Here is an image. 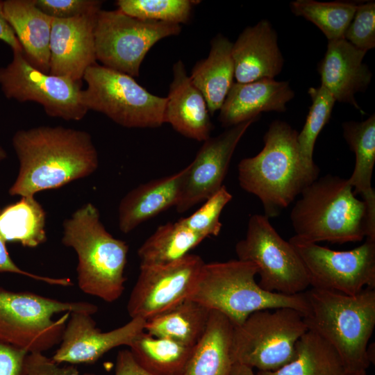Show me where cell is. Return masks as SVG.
Masks as SVG:
<instances>
[{
	"label": "cell",
	"mask_w": 375,
	"mask_h": 375,
	"mask_svg": "<svg viewBox=\"0 0 375 375\" xmlns=\"http://www.w3.org/2000/svg\"><path fill=\"white\" fill-rule=\"evenodd\" d=\"M358 3L350 1L322 2L314 0H295L290 3L292 13L313 23L328 41L344 39V33L351 22Z\"/></svg>",
	"instance_id": "cell-32"
},
{
	"label": "cell",
	"mask_w": 375,
	"mask_h": 375,
	"mask_svg": "<svg viewBox=\"0 0 375 375\" xmlns=\"http://www.w3.org/2000/svg\"><path fill=\"white\" fill-rule=\"evenodd\" d=\"M307 331L303 315L294 308L254 312L233 328V363L258 371L278 370L293 360L296 343Z\"/></svg>",
	"instance_id": "cell-8"
},
{
	"label": "cell",
	"mask_w": 375,
	"mask_h": 375,
	"mask_svg": "<svg viewBox=\"0 0 375 375\" xmlns=\"http://www.w3.org/2000/svg\"><path fill=\"white\" fill-rule=\"evenodd\" d=\"M297 135L288 123L275 120L264 135L263 149L238 165L240 185L260 199L268 218L278 216L318 178L319 169L303 161Z\"/></svg>",
	"instance_id": "cell-2"
},
{
	"label": "cell",
	"mask_w": 375,
	"mask_h": 375,
	"mask_svg": "<svg viewBox=\"0 0 375 375\" xmlns=\"http://www.w3.org/2000/svg\"><path fill=\"white\" fill-rule=\"evenodd\" d=\"M98 13L53 18L49 74L81 82L86 69L97 63L94 29Z\"/></svg>",
	"instance_id": "cell-17"
},
{
	"label": "cell",
	"mask_w": 375,
	"mask_h": 375,
	"mask_svg": "<svg viewBox=\"0 0 375 375\" xmlns=\"http://www.w3.org/2000/svg\"><path fill=\"white\" fill-rule=\"evenodd\" d=\"M256 375H349L339 353L324 339L308 330L295 345L293 360L272 372L258 371Z\"/></svg>",
	"instance_id": "cell-27"
},
{
	"label": "cell",
	"mask_w": 375,
	"mask_h": 375,
	"mask_svg": "<svg viewBox=\"0 0 375 375\" xmlns=\"http://www.w3.org/2000/svg\"><path fill=\"white\" fill-rule=\"evenodd\" d=\"M312 103L303 127L298 133L297 142L305 165L311 169L318 167L313 161L316 140L324 126L329 122L335 100L324 87L310 88L308 90Z\"/></svg>",
	"instance_id": "cell-33"
},
{
	"label": "cell",
	"mask_w": 375,
	"mask_h": 375,
	"mask_svg": "<svg viewBox=\"0 0 375 375\" xmlns=\"http://www.w3.org/2000/svg\"><path fill=\"white\" fill-rule=\"evenodd\" d=\"M0 40L7 44L12 51L24 52L14 31L3 17L2 1H0Z\"/></svg>",
	"instance_id": "cell-42"
},
{
	"label": "cell",
	"mask_w": 375,
	"mask_h": 375,
	"mask_svg": "<svg viewBox=\"0 0 375 375\" xmlns=\"http://www.w3.org/2000/svg\"><path fill=\"white\" fill-rule=\"evenodd\" d=\"M192 0H117V9L137 19L171 24H185L191 17Z\"/></svg>",
	"instance_id": "cell-34"
},
{
	"label": "cell",
	"mask_w": 375,
	"mask_h": 375,
	"mask_svg": "<svg viewBox=\"0 0 375 375\" xmlns=\"http://www.w3.org/2000/svg\"><path fill=\"white\" fill-rule=\"evenodd\" d=\"M19 161L12 196L35 197L92 174L99 160L90 134L61 126L20 129L12 138Z\"/></svg>",
	"instance_id": "cell-1"
},
{
	"label": "cell",
	"mask_w": 375,
	"mask_h": 375,
	"mask_svg": "<svg viewBox=\"0 0 375 375\" xmlns=\"http://www.w3.org/2000/svg\"><path fill=\"white\" fill-rule=\"evenodd\" d=\"M2 9L28 60L39 70L49 73L53 17L41 11L34 0L2 1Z\"/></svg>",
	"instance_id": "cell-23"
},
{
	"label": "cell",
	"mask_w": 375,
	"mask_h": 375,
	"mask_svg": "<svg viewBox=\"0 0 375 375\" xmlns=\"http://www.w3.org/2000/svg\"><path fill=\"white\" fill-rule=\"evenodd\" d=\"M349 375H367V372L366 370H361V371L350 373Z\"/></svg>",
	"instance_id": "cell-45"
},
{
	"label": "cell",
	"mask_w": 375,
	"mask_h": 375,
	"mask_svg": "<svg viewBox=\"0 0 375 375\" xmlns=\"http://www.w3.org/2000/svg\"><path fill=\"white\" fill-rule=\"evenodd\" d=\"M181 31L180 24L142 20L118 9H101L94 29L97 60L106 67L138 76L151 48L159 40L178 35Z\"/></svg>",
	"instance_id": "cell-11"
},
{
	"label": "cell",
	"mask_w": 375,
	"mask_h": 375,
	"mask_svg": "<svg viewBox=\"0 0 375 375\" xmlns=\"http://www.w3.org/2000/svg\"><path fill=\"white\" fill-rule=\"evenodd\" d=\"M300 195L290 212L298 238L335 244L375 240V221L369 218L365 202L356 197L348 179L327 174Z\"/></svg>",
	"instance_id": "cell-3"
},
{
	"label": "cell",
	"mask_w": 375,
	"mask_h": 375,
	"mask_svg": "<svg viewBox=\"0 0 375 375\" xmlns=\"http://www.w3.org/2000/svg\"><path fill=\"white\" fill-rule=\"evenodd\" d=\"M343 136L349 149L354 153L356 162L348 181L355 194L362 197L367 208L375 210V191L372 178L375 163V115L358 122L342 124Z\"/></svg>",
	"instance_id": "cell-26"
},
{
	"label": "cell",
	"mask_w": 375,
	"mask_h": 375,
	"mask_svg": "<svg viewBox=\"0 0 375 375\" xmlns=\"http://www.w3.org/2000/svg\"><path fill=\"white\" fill-rule=\"evenodd\" d=\"M232 198L231 194L223 185L216 193L204 201V203L194 213L178 221L204 238L217 236L222 226L219 217L224 208Z\"/></svg>",
	"instance_id": "cell-35"
},
{
	"label": "cell",
	"mask_w": 375,
	"mask_h": 375,
	"mask_svg": "<svg viewBox=\"0 0 375 375\" xmlns=\"http://www.w3.org/2000/svg\"><path fill=\"white\" fill-rule=\"evenodd\" d=\"M231 375H256L253 369L242 365H233Z\"/></svg>",
	"instance_id": "cell-43"
},
{
	"label": "cell",
	"mask_w": 375,
	"mask_h": 375,
	"mask_svg": "<svg viewBox=\"0 0 375 375\" xmlns=\"http://www.w3.org/2000/svg\"><path fill=\"white\" fill-rule=\"evenodd\" d=\"M188 167L141 184L128 192L118 207L119 228L128 233L142 223L177 205Z\"/></svg>",
	"instance_id": "cell-22"
},
{
	"label": "cell",
	"mask_w": 375,
	"mask_h": 375,
	"mask_svg": "<svg viewBox=\"0 0 375 375\" xmlns=\"http://www.w3.org/2000/svg\"><path fill=\"white\" fill-rule=\"evenodd\" d=\"M235 252L238 259L257 267L258 283L265 291L294 295L310 288L306 270L297 251L265 215L250 217L246 236L237 242Z\"/></svg>",
	"instance_id": "cell-10"
},
{
	"label": "cell",
	"mask_w": 375,
	"mask_h": 375,
	"mask_svg": "<svg viewBox=\"0 0 375 375\" xmlns=\"http://www.w3.org/2000/svg\"><path fill=\"white\" fill-rule=\"evenodd\" d=\"M46 212L34 197H24L0 211V234L6 242L35 248L47 241Z\"/></svg>",
	"instance_id": "cell-29"
},
{
	"label": "cell",
	"mask_w": 375,
	"mask_h": 375,
	"mask_svg": "<svg viewBox=\"0 0 375 375\" xmlns=\"http://www.w3.org/2000/svg\"><path fill=\"white\" fill-rule=\"evenodd\" d=\"M28 353L0 340V375H26Z\"/></svg>",
	"instance_id": "cell-39"
},
{
	"label": "cell",
	"mask_w": 375,
	"mask_h": 375,
	"mask_svg": "<svg viewBox=\"0 0 375 375\" xmlns=\"http://www.w3.org/2000/svg\"><path fill=\"white\" fill-rule=\"evenodd\" d=\"M36 6L46 15L58 19H68L101 10L99 0H34Z\"/></svg>",
	"instance_id": "cell-37"
},
{
	"label": "cell",
	"mask_w": 375,
	"mask_h": 375,
	"mask_svg": "<svg viewBox=\"0 0 375 375\" xmlns=\"http://www.w3.org/2000/svg\"><path fill=\"white\" fill-rule=\"evenodd\" d=\"M26 375H96L80 374L74 365L60 366L43 353H29L26 359Z\"/></svg>",
	"instance_id": "cell-38"
},
{
	"label": "cell",
	"mask_w": 375,
	"mask_h": 375,
	"mask_svg": "<svg viewBox=\"0 0 375 375\" xmlns=\"http://www.w3.org/2000/svg\"><path fill=\"white\" fill-rule=\"evenodd\" d=\"M204 263L189 253L166 265H140L127 303L130 317L147 320L189 299Z\"/></svg>",
	"instance_id": "cell-14"
},
{
	"label": "cell",
	"mask_w": 375,
	"mask_h": 375,
	"mask_svg": "<svg viewBox=\"0 0 375 375\" xmlns=\"http://www.w3.org/2000/svg\"><path fill=\"white\" fill-rule=\"evenodd\" d=\"M366 53L345 39L328 41L324 56L317 65L321 85L335 101L351 104L362 113L355 94L365 92L372 81V74L362 62Z\"/></svg>",
	"instance_id": "cell-18"
},
{
	"label": "cell",
	"mask_w": 375,
	"mask_h": 375,
	"mask_svg": "<svg viewBox=\"0 0 375 375\" xmlns=\"http://www.w3.org/2000/svg\"><path fill=\"white\" fill-rule=\"evenodd\" d=\"M92 315L85 312H70L60 347L51 358L53 361L71 365L94 363L115 347H129L144 331L146 320L136 317L131 318L120 327L102 332L97 328Z\"/></svg>",
	"instance_id": "cell-16"
},
{
	"label": "cell",
	"mask_w": 375,
	"mask_h": 375,
	"mask_svg": "<svg viewBox=\"0 0 375 375\" xmlns=\"http://www.w3.org/2000/svg\"><path fill=\"white\" fill-rule=\"evenodd\" d=\"M128 347L136 361L153 375H184L193 349L144 331Z\"/></svg>",
	"instance_id": "cell-30"
},
{
	"label": "cell",
	"mask_w": 375,
	"mask_h": 375,
	"mask_svg": "<svg viewBox=\"0 0 375 375\" xmlns=\"http://www.w3.org/2000/svg\"><path fill=\"white\" fill-rule=\"evenodd\" d=\"M258 268L239 259L204 263L189 299L225 315L234 326L254 312L291 308L304 315L303 293L286 295L262 289L256 281Z\"/></svg>",
	"instance_id": "cell-6"
},
{
	"label": "cell",
	"mask_w": 375,
	"mask_h": 375,
	"mask_svg": "<svg viewBox=\"0 0 375 375\" xmlns=\"http://www.w3.org/2000/svg\"><path fill=\"white\" fill-rule=\"evenodd\" d=\"M294 97L288 81L234 82L219 110L218 119L223 126L229 128L260 117L262 112H284L287 103Z\"/></svg>",
	"instance_id": "cell-20"
},
{
	"label": "cell",
	"mask_w": 375,
	"mask_h": 375,
	"mask_svg": "<svg viewBox=\"0 0 375 375\" xmlns=\"http://www.w3.org/2000/svg\"><path fill=\"white\" fill-rule=\"evenodd\" d=\"M7 158V153L4 148L0 144V162L3 161Z\"/></svg>",
	"instance_id": "cell-44"
},
{
	"label": "cell",
	"mask_w": 375,
	"mask_h": 375,
	"mask_svg": "<svg viewBox=\"0 0 375 375\" xmlns=\"http://www.w3.org/2000/svg\"><path fill=\"white\" fill-rule=\"evenodd\" d=\"M205 238L179 221L159 226L140 246V265H162L176 262L188 254Z\"/></svg>",
	"instance_id": "cell-31"
},
{
	"label": "cell",
	"mask_w": 375,
	"mask_h": 375,
	"mask_svg": "<svg viewBox=\"0 0 375 375\" xmlns=\"http://www.w3.org/2000/svg\"><path fill=\"white\" fill-rule=\"evenodd\" d=\"M260 117L228 128L203 142L188 172L176 210L184 212L206 201L224 185L237 145L248 128Z\"/></svg>",
	"instance_id": "cell-15"
},
{
	"label": "cell",
	"mask_w": 375,
	"mask_h": 375,
	"mask_svg": "<svg viewBox=\"0 0 375 375\" xmlns=\"http://www.w3.org/2000/svg\"><path fill=\"white\" fill-rule=\"evenodd\" d=\"M232 47L233 42L222 34L215 36L208 57L194 65L190 76L205 98L210 115L220 110L234 83Z\"/></svg>",
	"instance_id": "cell-24"
},
{
	"label": "cell",
	"mask_w": 375,
	"mask_h": 375,
	"mask_svg": "<svg viewBox=\"0 0 375 375\" xmlns=\"http://www.w3.org/2000/svg\"><path fill=\"white\" fill-rule=\"evenodd\" d=\"M165 112V123L184 135L204 142L210 137L212 124L205 98L187 75L183 61L173 65Z\"/></svg>",
	"instance_id": "cell-21"
},
{
	"label": "cell",
	"mask_w": 375,
	"mask_h": 375,
	"mask_svg": "<svg viewBox=\"0 0 375 375\" xmlns=\"http://www.w3.org/2000/svg\"><path fill=\"white\" fill-rule=\"evenodd\" d=\"M85 301H62L0 288V340L29 353H43L60 342L70 312L93 315Z\"/></svg>",
	"instance_id": "cell-7"
},
{
	"label": "cell",
	"mask_w": 375,
	"mask_h": 375,
	"mask_svg": "<svg viewBox=\"0 0 375 375\" xmlns=\"http://www.w3.org/2000/svg\"><path fill=\"white\" fill-rule=\"evenodd\" d=\"M306 270L310 288L354 295L375 288V240L366 238L349 251H335L302 240H289Z\"/></svg>",
	"instance_id": "cell-13"
},
{
	"label": "cell",
	"mask_w": 375,
	"mask_h": 375,
	"mask_svg": "<svg viewBox=\"0 0 375 375\" xmlns=\"http://www.w3.org/2000/svg\"><path fill=\"white\" fill-rule=\"evenodd\" d=\"M210 310L187 299L174 308L146 320L144 331L194 347L205 332Z\"/></svg>",
	"instance_id": "cell-28"
},
{
	"label": "cell",
	"mask_w": 375,
	"mask_h": 375,
	"mask_svg": "<svg viewBox=\"0 0 375 375\" xmlns=\"http://www.w3.org/2000/svg\"><path fill=\"white\" fill-rule=\"evenodd\" d=\"M232 56L235 78L240 83L274 79L284 64L276 32L267 19L242 31L233 43Z\"/></svg>",
	"instance_id": "cell-19"
},
{
	"label": "cell",
	"mask_w": 375,
	"mask_h": 375,
	"mask_svg": "<svg viewBox=\"0 0 375 375\" xmlns=\"http://www.w3.org/2000/svg\"><path fill=\"white\" fill-rule=\"evenodd\" d=\"M0 88L6 99L35 102L52 117L80 121L88 112L81 102V82L39 70L22 51H12L11 61L0 67Z\"/></svg>",
	"instance_id": "cell-12"
},
{
	"label": "cell",
	"mask_w": 375,
	"mask_h": 375,
	"mask_svg": "<svg viewBox=\"0 0 375 375\" xmlns=\"http://www.w3.org/2000/svg\"><path fill=\"white\" fill-rule=\"evenodd\" d=\"M6 243V242L0 234V272H9L20 274L53 285L64 287L72 285V281L68 278H52L40 276L21 269L14 262L10 256Z\"/></svg>",
	"instance_id": "cell-40"
},
{
	"label": "cell",
	"mask_w": 375,
	"mask_h": 375,
	"mask_svg": "<svg viewBox=\"0 0 375 375\" xmlns=\"http://www.w3.org/2000/svg\"><path fill=\"white\" fill-rule=\"evenodd\" d=\"M308 328L339 353L349 373L366 370L374 362L369 341L375 327V288L354 295L310 288L303 292Z\"/></svg>",
	"instance_id": "cell-4"
},
{
	"label": "cell",
	"mask_w": 375,
	"mask_h": 375,
	"mask_svg": "<svg viewBox=\"0 0 375 375\" xmlns=\"http://www.w3.org/2000/svg\"><path fill=\"white\" fill-rule=\"evenodd\" d=\"M115 375H153L135 359L129 349L119 351L116 358Z\"/></svg>",
	"instance_id": "cell-41"
},
{
	"label": "cell",
	"mask_w": 375,
	"mask_h": 375,
	"mask_svg": "<svg viewBox=\"0 0 375 375\" xmlns=\"http://www.w3.org/2000/svg\"><path fill=\"white\" fill-rule=\"evenodd\" d=\"M344 38L358 49L367 52L375 47V3H358Z\"/></svg>",
	"instance_id": "cell-36"
},
{
	"label": "cell",
	"mask_w": 375,
	"mask_h": 375,
	"mask_svg": "<svg viewBox=\"0 0 375 375\" xmlns=\"http://www.w3.org/2000/svg\"><path fill=\"white\" fill-rule=\"evenodd\" d=\"M62 243L78 256L77 279L85 294L106 302L117 301L124 290L128 246L114 238L91 203L78 208L62 224Z\"/></svg>",
	"instance_id": "cell-5"
},
{
	"label": "cell",
	"mask_w": 375,
	"mask_h": 375,
	"mask_svg": "<svg viewBox=\"0 0 375 375\" xmlns=\"http://www.w3.org/2000/svg\"><path fill=\"white\" fill-rule=\"evenodd\" d=\"M233 324L210 310L204 333L193 347L184 375H231Z\"/></svg>",
	"instance_id": "cell-25"
},
{
	"label": "cell",
	"mask_w": 375,
	"mask_h": 375,
	"mask_svg": "<svg viewBox=\"0 0 375 375\" xmlns=\"http://www.w3.org/2000/svg\"><path fill=\"white\" fill-rule=\"evenodd\" d=\"M81 102L126 128H156L165 123L167 97L156 96L133 77L95 63L83 77Z\"/></svg>",
	"instance_id": "cell-9"
}]
</instances>
